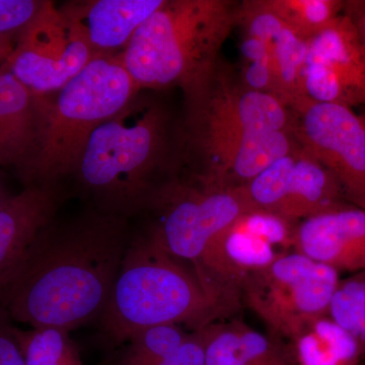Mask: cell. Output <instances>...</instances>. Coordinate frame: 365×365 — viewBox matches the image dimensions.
<instances>
[{
  "label": "cell",
  "mask_w": 365,
  "mask_h": 365,
  "mask_svg": "<svg viewBox=\"0 0 365 365\" xmlns=\"http://www.w3.org/2000/svg\"><path fill=\"white\" fill-rule=\"evenodd\" d=\"M95 58L85 34L66 6L44 0L21 31L2 67L40 96L63 88Z\"/></svg>",
  "instance_id": "cell-9"
},
{
  "label": "cell",
  "mask_w": 365,
  "mask_h": 365,
  "mask_svg": "<svg viewBox=\"0 0 365 365\" xmlns=\"http://www.w3.org/2000/svg\"><path fill=\"white\" fill-rule=\"evenodd\" d=\"M299 148H299L272 163L242 188L254 210L279 215Z\"/></svg>",
  "instance_id": "cell-25"
},
{
  "label": "cell",
  "mask_w": 365,
  "mask_h": 365,
  "mask_svg": "<svg viewBox=\"0 0 365 365\" xmlns=\"http://www.w3.org/2000/svg\"><path fill=\"white\" fill-rule=\"evenodd\" d=\"M71 332L57 328L16 327V335L26 365H83Z\"/></svg>",
  "instance_id": "cell-22"
},
{
  "label": "cell",
  "mask_w": 365,
  "mask_h": 365,
  "mask_svg": "<svg viewBox=\"0 0 365 365\" xmlns=\"http://www.w3.org/2000/svg\"><path fill=\"white\" fill-rule=\"evenodd\" d=\"M237 11L230 0H165L121 53L123 66L140 91L185 93L220 61Z\"/></svg>",
  "instance_id": "cell-4"
},
{
  "label": "cell",
  "mask_w": 365,
  "mask_h": 365,
  "mask_svg": "<svg viewBox=\"0 0 365 365\" xmlns=\"http://www.w3.org/2000/svg\"><path fill=\"white\" fill-rule=\"evenodd\" d=\"M16 327L9 314L0 307V365H26Z\"/></svg>",
  "instance_id": "cell-29"
},
{
  "label": "cell",
  "mask_w": 365,
  "mask_h": 365,
  "mask_svg": "<svg viewBox=\"0 0 365 365\" xmlns=\"http://www.w3.org/2000/svg\"><path fill=\"white\" fill-rule=\"evenodd\" d=\"M269 9L302 39L309 41L344 11L342 0H265Z\"/></svg>",
  "instance_id": "cell-23"
},
{
  "label": "cell",
  "mask_w": 365,
  "mask_h": 365,
  "mask_svg": "<svg viewBox=\"0 0 365 365\" xmlns=\"http://www.w3.org/2000/svg\"><path fill=\"white\" fill-rule=\"evenodd\" d=\"M340 280L335 269L294 251L250 275L241 288L255 313L289 339L309 322L328 316Z\"/></svg>",
  "instance_id": "cell-8"
},
{
  "label": "cell",
  "mask_w": 365,
  "mask_h": 365,
  "mask_svg": "<svg viewBox=\"0 0 365 365\" xmlns=\"http://www.w3.org/2000/svg\"><path fill=\"white\" fill-rule=\"evenodd\" d=\"M182 325L167 324L143 329L109 352L101 365H150L172 354L189 337Z\"/></svg>",
  "instance_id": "cell-21"
},
{
  "label": "cell",
  "mask_w": 365,
  "mask_h": 365,
  "mask_svg": "<svg viewBox=\"0 0 365 365\" xmlns=\"http://www.w3.org/2000/svg\"><path fill=\"white\" fill-rule=\"evenodd\" d=\"M45 104L46 96L0 66V169L11 168L21 181L39 153Z\"/></svg>",
  "instance_id": "cell-15"
},
{
  "label": "cell",
  "mask_w": 365,
  "mask_h": 365,
  "mask_svg": "<svg viewBox=\"0 0 365 365\" xmlns=\"http://www.w3.org/2000/svg\"><path fill=\"white\" fill-rule=\"evenodd\" d=\"M237 26L242 34L260 40L268 48L280 100L294 111L309 101L304 90L307 41L281 21L265 0L239 4Z\"/></svg>",
  "instance_id": "cell-14"
},
{
  "label": "cell",
  "mask_w": 365,
  "mask_h": 365,
  "mask_svg": "<svg viewBox=\"0 0 365 365\" xmlns=\"http://www.w3.org/2000/svg\"><path fill=\"white\" fill-rule=\"evenodd\" d=\"M362 118H364V122H365V113H364V114L361 115Z\"/></svg>",
  "instance_id": "cell-32"
},
{
  "label": "cell",
  "mask_w": 365,
  "mask_h": 365,
  "mask_svg": "<svg viewBox=\"0 0 365 365\" xmlns=\"http://www.w3.org/2000/svg\"><path fill=\"white\" fill-rule=\"evenodd\" d=\"M11 196H13V194L9 193L6 191L4 182L2 181L1 177H0V206L4 205Z\"/></svg>",
  "instance_id": "cell-31"
},
{
  "label": "cell",
  "mask_w": 365,
  "mask_h": 365,
  "mask_svg": "<svg viewBox=\"0 0 365 365\" xmlns=\"http://www.w3.org/2000/svg\"><path fill=\"white\" fill-rule=\"evenodd\" d=\"M181 169L179 123L141 91L91 134L72 177L93 208L131 220L148 212Z\"/></svg>",
  "instance_id": "cell-2"
},
{
  "label": "cell",
  "mask_w": 365,
  "mask_h": 365,
  "mask_svg": "<svg viewBox=\"0 0 365 365\" xmlns=\"http://www.w3.org/2000/svg\"><path fill=\"white\" fill-rule=\"evenodd\" d=\"M182 93V165H188L192 175L248 137L295 127L292 108L274 96L247 88L220 59L205 78Z\"/></svg>",
  "instance_id": "cell-6"
},
{
  "label": "cell",
  "mask_w": 365,
  "mask_h": 365,
  "mask_svg": "<svg viewBox=\"0 0 365 365\" xmlns=\"http://www.w3.org/2000/svg\"><path fill=\"white\" fill-rule=\"evenodd\" d=\"M150 365H205L204 328L190 333L176 351Z\"/></svg>",
  "instance_id": "cell-28"
},
{
  "label": "cell",
  "mask_w": 365,
  "mask_h": 365,
  "mask_svg": "<svg viewBox=\"0 0 365 365\" xmlns=\"http://www.w3.org/2000/svg\"><path fill=\"white\" fill-rule=\"evenodd\" d=\"M343 13L354 24L365 50V0L345 1Z\"/></svg>",
  "instance_id": "cell-30"
},
{
  "label": "cell",
  "mask_w": 365,
  "mask_h": 365,
  "mask_svg": "<svg viewBox=\"0 0 365 365\" xmlns=\"http://www.w3.org/2000/svg\"><path fill=\"white\" fill-rule=\"evenodd\" d=\"M186 264L168 253L144 225L133 230L98 321L108 351L150 327L185 324L199 330L235 306L237 290L203 279Z\"/></svg>",
  "instance_id": "cell-3"
},
{
  "label": "cell",
  "mask_w": 365,
  "mask_h": 365,
  "mask_svg": "<svg viewBox=\"0 0 365 365\" xmlns=\"http://www.w3.org/2000/svg\"><path fill=\"white\" fill-rule=\"evenodd\" d=\"M304 90L312 102L365 107V50L344 13L307 41Z\"/></svg>",
  "instance_id": "cell-12"
},
{
  "label": "cell",
  "mask_w": 365,
  "mask_h": 365,
  "mask_svg": "<svg viewBox=\"0 0 365 365\" xmlns=\"http://www.w3.org/2000/svg\"><path fill=\"white\" fill-rule=\"evenodd\" d=\"M361 365H365V360H364V362H362Z\"/></svg>",
  "instance_id": "cell-33"
},
{
  "label": "cell",
  "mask_w": 365,
  "mask_h": 365,
  "mask_svg": "<svg viewBox=\"0 0 365 365\" xmlns=\"http://www.w3.org/2000/svg\"><path fill=\"white\" fill-rule=\"evenodd\" d=\"M347 204L339 182L300 146L279 216L299 223Z\"/></svg>",
  "instance_id": "cell-19"
},
{
  "label": "cell",
  "mask_w": 365,
  "mask_h": 365,
  "mask_svg": "<svg viewBox=\"0 0 365 365\" xmlns=\"http://www.w3.org/2000/svg\"><path fill=\"white\" fill-rule=\"evenodd\" d=\"M295 227L279 215L249 211L211 242L197 271L203 279L239 292L250 275L294 251Z\"/></svg>",
  "instance_id": "cell-11"
},
{
  "label": "cell",
  "mask_w": 365,
  "mask_h": 365,
  "mask_svg": "<svg viewBox=\"0 0 365 365\" xmlns=\"http://www.w3.org/2000/svg\"><path fill=\"white\" fill-rule=\"evenodd\" d=\"M39 0H0V60L2 64L14 50L11 38L18 40L21 31L39 11Z\"/></svg>",
  "instance_id": "cell-26"
},
{
  "label": "cell",
  "mask_w": 365,
  "mask_h": 365,
  "mask_svg": "<svg viewBox=\"0 0 365 365\" xmlns=\"http://www.w3.org/2000/svg\"><path fill=\"white\" fill-rule=\"evenodd\" d=\"M299 146L294 129L256 134L223 151L189 180L212 188H244L264 170Z\"/></svg>",
  "instance_id": "cell-18"
},
{
  "label": "cell",
  "mask_w": 365,
  "mask_h": 365,
  "mask_svg": "<svg viewBox=\"0 0 365 365\" xmlns=\"http://www.w3.org/2000/svg\"><path fill=\"white\" fill-rule=\"evenodd\" d=\"M290 365H361L359 344L330 317L314 319L289 338Z\"/></svg>",
  "instance_id": "cell-20"
},
{
  "label": "cell",
  "mask_w": 365,
  "mask_h": 365,
  "mask_svg": "<svg viewBox=\"0 0 365 365\" xmlns=\"http://www.w3.org/2000/svg\"><path fill=\"white\" fill-rule=\"evenodd\" d=\"M295 135L339 182L348 202L365 210V122L351 108L307 101L294 110Z\"/></svg>",
  "instance_id": "cell-10"
},
{
  "label": "cell",
  "mask_w": 365,
  "mask_h": 365,
  "mask_svg": "<svg viewBox=\"0 0 365 365\" xmlns=\"http://www.w3.org/2000/svg\"><path fill=\"white\" fill-rule=\"evenodd\" d=\"M328 314L356 341L365 360V270L340 280Z\"/></svg>",
  "instance_id": "cell-24"
},
{
  "label": "cell",
  "mask_w": 365,
  "mask_h": 365,
  "mask_svg": "<svg viewBox=\"0 0 365 365\" xmlns=\"http://www.w3.org/2000/svg\"><path fill=\"white\" fill-rule=\"evenodd\" d=\"M251 210L242 188H212L178 178L158 194L145 213L153 220L144 227L168 253L196 268L211 242Z\"/></svg>",
  "instance_id": "cell-7"
},
{
  "label": "cell",
  "mask_w": 365,
  "mask_h": 365,
  "mask_svg": "<svg viewBox=\"0 0 365 365\" xmlns=\"http://www.w3.org/2000/svg\"><path fill=\"white\" fill-rule=\"evenodd\" d=\"M141 91L121 54L95 57L63 88L46 96L40 150L24 187L73 176L91 134Z\"/></svg>",
  "instance_id": "cell-5"
},
{
  "label": "cell",
  "mask_w": 365,
  "mask_h": 365,
  "mask_svg": "<svg viewBox=\"0 0 365 365\" xmlns=\"http://www.w3.org/2000/svg\"><path fill=\"white\" fill-rule=\"evenodd\" d=\"M294 252L338 272L365 270V210L347 204L297 223Z\"/></svg>",
  "instance_id": "cell-13"
},
{
  "label": "cell",
  "mask_w": 365,
  "mask_h": 365,
  "mask_svg": "<svg viewBox=\"0 0 365 365\" xmlns=\"http://www.w3.org/2000/svg\"><path fill=\"white\" fill-rule=\"evenodd\" d=\"M205 333V365H246L240 344L239 325L210 324Z\"/></svg>",
  "instance_id": "cell-27"
},
{
  "label": "cell",
  "mask_w": 365,
  "mask_h": 365,
  "mask_svg": "<svg viewBox=\"0 0 365 365\" xmlns=\"http://www.w3.org/2000/svg\"><path fill=\"white\" fill-rule=\"evenodd\" d=\"M165 0H88L64 6L78 21L95 57L123 53Z\"/></svg>",
  "instance_id": "cell-17"
},
{
  "label": "cell",
  "mask_w": 365,
  "mask_h": 365,
  "mask_svg": "<svg viewBox=\"0 0 365 365\" xmlns=\"http://www.w3.org/2000/svg\"><path fill=\"white\" fill-rule=\"evenodd\" d=\"M130 220L95 208L41 228L0 289L14 323L72 331L104 313L130 242Z\"/></svg>",
  "instance_id": "cell-1"
},
{
  "label": "cell",
  "mask_w": 365,
  "mask_h": 365,
  "mask_svg": "<svg viewBox=\"0 0 365 365\" xmlns=\"http://www.w3.org/2000/svg\"><path fill=\"white\" fill-rule=\"evenodd\" d=\"M66 198L61 182L34 185L24 187L0 206V289L34 237L57 215Z\"/></svg>",
  "instance_id": "cell-16"
}]
</instances>
